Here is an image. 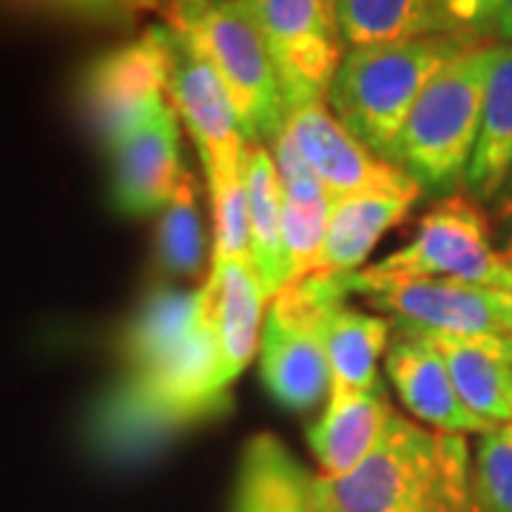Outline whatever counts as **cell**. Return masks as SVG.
<instances>
[{
	"instance_id": "1",
	"label": "cell",
	"mask_w": 512,
	"mask_h": 512,
	"mask_svg": "<svg viewBox=\"0 0 512 512\" xmlns=\"http://www.w3.org/2000/svg\"><path fill=\"white\" fill-rule=\"evenodd\" d=\"M313 501L319 512H476L467 436L393 413L356 470L313 476Z\"/></svg>"
},
{
	"instance_id": "2",
	"label": "cell",
	"mask_w": 512,
	"mask_h": 512,
	"mask_svg": "<svg viewBox=\"0 0 512 512\" xmlns=\"http://www.w3.org/2000/svg\"><path fill=\"white\" fill-rule=\"evenodd\" d=\"M476 43H484V37L444 32L345 49L325 103L356 140L390 163L396 137L402 134L421 92L447 63Z\"/></svg>"
},
{
	"instance_id": "3",
	"label": "cell",
	"mask_w": 512,
	"mask_h": 512,
	"mask_svg": "<svg viewBox=\"0 0 512 512\" xmlns=\"http://www.w3.org/2000/svg\"><path fill=\"white\" fill-rule=\"evenodd\" d=\"M165 26L194 43L222 80L248 146H271L288 100L268 43L245 0H157Z\"/></svg>"
},
{
	"instance_id": "4",
	"label": "cell",
	"mask_w": 512,
	"mask_h": 512,
	"mask_svg": "<svg viewBox=\"0 0 512 512\" xmlns=\"http://www.w3.org/2000/svg\"><path fill=\"white\" fill-rule=\"evenodd\" d=\"M495 52L498 43L484 40L447 63L421 92L396 137L390 163L416 180L424 194L450 197L458 185H464L481 131Z\"/></svg>"
},
{
	"instance_id": "5",
	"label": "cell",
	"mask_w": 512,
	"mask_h": 512,
	"mask_svg": "<svg viewBox=\"0 0 512 512\" xmlns=\"http://www.w3.org/2000/svg\"><path fill=\"white\" fill-rule=\"evenodd\" d=\"M348 302L336 276L288 282L268 302L259 336V376L276 404L293 413L328 402L330 370L325 328L330 313Z\"/></svg>"
},
{
	"instance_id": "6",
	"label": "cell",
	"mask_w": 512,
	"mask_h": 512,
	"mask_svg": "<svg viewBox=\"0 0 512 512\" xmlns=\"http://www.w3.org/2000/svg\"><path fill=\"white\" fill-rule=\"evenodd\" d=\"M370 268L393 276L450 279L490 291L512 288V256L495 248L484 205L467 194L441 197L421 217L413 239Z\"/></svg>"
},
{
	"instance_id": "7",
	"label": "cell",
	"mask_w": 512,
	"mask_h": 512,
	"mask_svg": "<svg viewBox=\"0 0 512 512\" xmlns=\"http://www.w3.org/2000/svg\"><path fill=\"white\" fill-rule=\"evenodd\" d=\"M168 103L163 26L94 57L80 80V109L97 143L114 148Z\"/></svg>"
},
{
	"instance_id": "8",
	"label": "cell",
	"mask_w": 512,
	"mask_h": 512,
	"mask_svg": "<svg viewBox=\"0 0 512 512\" xmlns=\"http://www.w3.org/2000/svg\"><path fill=\"white\" fill-rule=\"evenodd\" d=\"M163 26L168 52V103L177 111L205 168L208 191L234 183L245 171V134L222 80L191 40Z\"/></svg>"
},
{
	"instance_id": "9",
	"label": "cell",
	"mask_w": 512,
	"mask_h": 512,
	"mask_svg": "<svg viewBox=\"0 0 512 512\" xmlns=\"http://www.w3.org/2000/svg\"><path fill=\"white\" fill-rule=\"evenodd\" d=\"M336 279L348 296H359L396 328L453 336H507L498 322L490 288L461 285L450 279L379 274L370 265Z\"/></svg>"
},
{
	"instance_id": "10",
	"label": "cell",
	"mask_w": 512,
	"mask_h": 512,
	"mask_svg": "<svg viewBox=\"0 0 512 512\" xmlns=\"http://www.w3.org/2000/svg\"><path fill=\"white\" fill-rule=\"evenodd\" d=\"M268 43L288 111L322 103L345 57L330 0H245Z\"/></svg>"
},
{
	"instance_id": "11",
	"label": "cell",
	"mask_w": 512,
	"mask_h": 512,
	"mask_svg": "<svg viewBox=\"0 0 512 512\" xmlns=\"http://www.w3.org/2000/svg\"><path fill=\"white\" fill-rule=\"evenodd\" d=\"M285 131L333 202L359 194H399L413 200L424 194L402 168L382 160L362 140H356L333 117L325 100L293 106L285 117Z\"/></svg>"
},
{
	"instance_id": "12",
	"label": "cell",
	"mask_w": 512,
	"mask_h": 512,
	"mask_svg": "<svg viewBox=\"0 0 512 512\" xmlns=\"http://www.w3.org/2000/svg\"><path fill=\"white\" fill-rule=\"evenodd\" d=\"M183 177L180 117L171 103L109 148V197L123 217L160 214Z\"/></svg>"
},
{
	"instance_id": "13",
	"label": "cell",
	"mask_w": 512,
	"mask_h": 512,
	"mask_svg": "<svg viewBox=\"0 0 512 512\" xmlns=\"http://www.w3.org/2000/svg\"><path fill=\"white\" fill-rule=\"evenodd\" d=\"M384 373L404 410L424 427L453 436H484L493 430L461 402L441 353L421 330L396 328L384 353Z\"/></svg>"
},
{
	"instance_id": "14",
	"label": "cell",
	"mask_w": 512,
	"mask_h": 512,
	"mask_svg": "<svg viewBox=\"0 0 512 512\" xmlns=\"http://www.w3.org/2000/svg\"><path fill=\"white\" fill-rule=\"evenodd\" d=\"M202 311L217 342V370L225 387L237 382L259 350L268 296L248 259L211 265L202 285Z\"/></svg>"
},
{
	"instance_id": "15",
	"label": "cell",
	"mask_w": 512,
	"mask_h": 512,
	"mask_svg": "<svg viewBox=\"0 0 512 512\" xmlns=\"http://www.w3.org/2000/svg\"><path fill=\"white\" fill-rule=\"evenodd\" d=\"M279 183H282V225L285 248L291 259V282L313 276L322 245L328 237V222L333 214V200L319 183V177L305 163L291 134L282 128L271 143Z\"/></svg>"
},
{
	"instance_id": "16",
	"label": "cell",
	"mask_w": 512,
	"mask_h": 512,
	"mask_svg": "<svg viewBox=\"0 0 512 512\" xmlns=\"http://www.w3.org/2000/svg\"><path fill=\"white\" fill-rule=\"evenodd\" d=\"M390 416L393 407L382 379L365 393L328 399L325 413L308 427V447L319 478H342L356 470L379 444Z\"/></svg>"
},
{
	"instance_id": "17",
	"label": "cell",
	"mask_w": 512,
	"mask_h": 512,
	"mask_svg": "<svg viewBox=\"0 0 512 512\" xmlns=\"http://www.w3.org/2000/svg\"><path fill=\"white\" fill-rule=\"evenodd\" d=\"M450 370L461 402L487 427L512 421V362L504 353L510 336H453L421 330Z\"/></svg>"
},
{
	"instance_id": "18",
	"label": "cell",
	"mask_w": 512,
	"mask_h": 512,
	"mask_svg": "<svg viewBox=\"0 0 512 512\" xmlns=\"http://www.w3.org/2000/svg\"><path fill=\"white\" fill-rule=\"evenodd\" d=\"M231 512H319L313 476L271 433H259L242 447Z\"/></svg>"
},
{
	"instance_id": "19",
	"label": "cell",
	"mask_w": 512,
	"mask_h": 512,
	"mask_svg": "<svg viewBox=\"0 0 512 512\" xmlns=\"http://www.w3.org/2000/svg\"><path fill=\"white\" fill-rule=\"evenodd\" d=\"M413 205V197L399 194H359L333 202L328 237L313 276H348L362 271L379 239L390 228L402 225Z\"/></svg>"
},
{
	"instance_id": "20",
	"label": "cell",
	"mask_w": 512,
	"mask_h": 512,
	"mask_svg": "<svg viewBox=\"0 0 512 512\" xmlns=\"http://www.w3.org/2000/svg\"><path fill=\"white\" fill-rule=\"evenodd\" d=\"M245 197L251 265L271 302L291 282V259L282 225V183L268 146H248L245 151Z\"/></svg>"
},
{
	"instance_id": "21",
	"label": "cell",
	"mask_w": 512,
	"mask_h": 512,
	"mask_svg": "<svg viewBox=\"0 0 512 512\" xmlns=\"http://www.w3.org/2000/svg\"><path fill=\"white\" fill-rule=\"evenodd\" d=\"M512 171V43H498L487 77L481 131L473 163L464 177V194L478 205H493Z\"/></svg>"
},
{
	"instance_id": "22",
	"label": "cell",
	"mask_w": 512,
	"mask_h": 512,
	"mask_svg": "<svg viewBox=\"0 0 512 512\" xmlns=\"http://www.w3.org/2000/svg\"><path fill=\"white\" fill-rule=\"evenodd\" d=\"M393 339V322L379 313L350 308L348 302L330 313L325 328L330 393L328 399H345L365 393L379 382V362Z\"/></svg>"
},
{
	"instance_id": "23",
	"label": "cell",
	"mask_w": 512,
	"mask_h": 512,
	"mask_svg": "<svg viewBox=\"0 0 512 512\" xmlns=\"http://www.w3.org/2000/svg\"><path fill=\"white\" fill-rule=\"evenodd\" d=\"M202 319V288H154L120 336L123 373H140L177 350Z\"/></svg>"
},
{
	"instance_id": "24",
	"label": "cell",
	"mask_w": 512,
	"mask_h": 512,
	"mask_svg": "<svg viewBox=\"0 0 512 512\" xmlns=\"http://www.w3.org/2000/svg\"><path fill=\"white\" fill-rule=\"evenodd\" d=\"M345 49L458 32L441 0H330Z\"/></svg>"
},
{
	"instance_id": "25",
	"label": "cell",
	"mask_w": 512,
	"mask_h": 512,
	"mask_svg": "<svg viewBox=\"0 0 512 512\" xmlns=\"http://www.w3.org/2000/svg\"><path fill=\"white\" fill-rule=\"evenodd\" d=\"M214 259V248L208 245L205 217L194 174L185 171L177 194L160 211L157 234H154V262L160 274L171 279H197L205 271V262Z\"/></svg>"
},
{
	"instance_id": "26",
	"label": "cell",
	"mask_w": 512,
	"mask_h": 512,
	"mask_svg": "<svg viewBox=\"0 0 512 512\" xmlns=\"http://www.w3.org/2000/svg\"><path fill=\"white\" fill-rule=\"evenodd\" d=\"M473 501L476 512H512V424H501L478 439Z\"/></svg>"
},
{
	"instance_id": "27",
	"label": "cell",
	"mask_w": 512,
	"mask_h": 512,
	"mask_svg": "<svg viewBox=\"0 0 512 512\" xmlns=\"http://www.w3.org/2000/svg\"><path fill=\"white\" fill-rule=\"evenodd\" d=\"M441 6L458 32H470V35L487 40V26L493 18L495 0H441Z\"/></svg>"
},
{
	"instance_id": "28",
	"label": "cell",
	"mask_w": 512,
	"mask_h": 512,
	"mask_svg": "<svg viewBox=\"0 0 512 512\" xmlns=\"http://www.w3.org/2000/svg\"><path fill=\"white\" fill-rule=\"evenodd\" d=\"M487 40L512 43V0H495L493 18L487 26Z\"/></svg>"
},
{
	"instance_id": "29",
	"label": "cell",
	"mask_w": 512,
	"mask_h": 512,
	"mask_svg": "<svg viewBox=\"0 0 512 512\" xmlns=\"http://www.w3.org/2000/svg\"><path fill=\"white\" fill-rule=\"evenodd\" d=\"M495 313H498V322H501V330L512 336V288L510 291H493Z\"/></svg>"
},
{
	"instance_id": "30",
	"label": "cell",
	"mask_w": 512,
	"mask_h": 512,
	"mask_svg": "<svg viewBox=\"0 0 512 512\" xmlns=\"http://www.w3.org/2000/svg\"><path fill=\"white\" fill-rule=\"evenodd\" d=\"M490 208H495V214H498L501 220H512V171L510 177H507V183H504V188H501V194L495 197V202Z\"/></svg>"
},
{
	"instance_id": "31",
	"label": "cell",
	"mask_w": 512,
	"mask_h": 512,
	"mask_svg": "<svg viewBox=\"0 0 512 512\" xmlns=\"http://www.w3.org/2000/svg\"><path fill=\"white\" fill-rule=\"evenodd\" d=\"M63 6H72V9H86V12H97V9H111V6H120L126 0H55Z\"/></svg>"
},
{
	"instance_id": "32",
	"label": "cell",
	"mask_w": 512,
	"mask_h": 512,
	"mask_svg": "<svg viewBox=\"0 0 512 512\" xmlns=\"http://www.w3.org/2000/svg\"><path fill=\"white\" fill-rule=\"evenodd\" d=\"M507 239H510V251L507 254L512 256V220H507Z\"/></svg>"
},
{
	"instance_id": "33",
	"label": "cell",
	"mask_w": 512,
	"mask_h": 512,
	"mask_svg": "<svg viewBox=\"0 0 512 512\" xmlns=\"http://www.w3.org/2000/svg\"><path fill=\"white\" fill-rule=\"evenodd\" d=\"M504 353H507V359H510V362H512V336H510V339H507V345H504Z\"/></svg>"
},
{
	"instance_id": "34",
	"label": "cell",
	"mask_w": 512,
	"mask_h": 512,
	"mask_svg": "<svg viewBox=\"0 0 512 512\" xmlns=\"http://www.w3.org/2000/svg\"><path fill=\"white\" fill-rule=\"evenodd\" d=\"M510 424H512V421H510Z\"/></svg>"
}]
</instances>
